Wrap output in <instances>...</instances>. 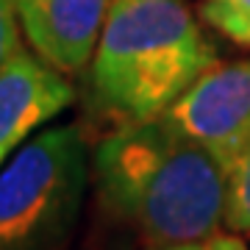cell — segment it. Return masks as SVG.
<instances>
[{"instance_id": "cell-4", "label": "cell", "mask_w": 250, "mask_h": 250, "mask_svg": "<svg viewBox=\"0 0 250 250\" xmlns=\"http://www.w3.org/2000/svg\"><path fill=\"white\" fill-rule=\"evenodd\" d=\"M161 117L228 167L250 142V59L208 67Z\"/></svg>"}, {"instance_id": "cell-2", "label": "cell", "mask_w": 250, "mask_h": 250, "mask_svg": "<svg viewBox=\"0 0 250 250\" xmlns=\"http://www.w3.org/2000/svg\"><path fill=\"white\" fill-rule=\"evenodd\" d=\"M214 64L184 0H114L92 56V98L120 123L153 120Z\"/></svg>"}, {"instance_id": "cell-5", "label": "cell", "mask_w": 250, "mask_h": 250, "mask_svg": "<svg viewBox=\"0 0 250 250\" xmlns=\"http://www.w3.org/2000/svg\"><path fill=\"white\" fill-rule=\"evenodd\" d=\"M75 100L67 75L20 47L0 67V167Z\"/></svg>"}, {"instance_id": "cell-8", "label": "cell", "mask_w": 250, "mask_h": 250, "mask_svg": "<svg viewBox=\"0 0 250 250\" xmlns=\"http://www.w3.org/2000/svg\"><path fill=\"white\" fill-rule=\"evenodd\" d=\"M200 17L225 39L250 47V0H203Z\"/></svg>"}, {"instance_id": "cell-7", "label": "cell", "mask_w": 250, "mask_h": 250, "mask_svg": "<svg viewBox=\"0 0 250 250\" xmlns=\"http://www.w3.org/2000/svg\"><path fill=\"white\" fill-rule=\"evenodd\" d=\"M225 225L236 233H250V142L228 164Z\"/></svg>"}, {"instance_id": "cell-1", "label": "cell", "mask_w": 250, "mask_h": 250, "mask_svg": "<svg viewBox=\"0 0 250 250\" xmlns=\"http://www.w3.org/2000/svg\"><path fill=\"white\" fill-rule=\"evenodd\" d=\"M103 203L153 250L206 239L225 223L228 167L164 117L120 123L92 153Z\"/></svg>"}, {"instance_id": "cell-10", "label": "cell", "mask_w": 250, "mask_h": 250, "mask_svg": "<svg viewBox=\"0 0 250 250\" xmlns=\"http://www.w3.org/2000/svg\"><path fill=\"white\" fill-rule=\"evenodd\" d=\"M159 250H248V245L236 236H228V233H211L206 239L181 242V245H170V248H159Z\"/></svg>"}, {"instance_id": "cell-6", "label": "cell", "mask_w": 250, "mask_h": 250, "mask_svg": "<svg viewBox=\"0 0 250 250\" xmlns=\"http://www.w3.org/2000/svg\"><path fill=\"white\" fill-rule=\"evenodd\" d=\"M28 45L59 72L92 64L114 0H14Z\"/></svg>"}, {"instance_id": "cell-9", "label": "cell", "mask_w": 250, "mask_h": 250, "mask_svg": "<svg viewBox=\"0 0 250 250\" xmlns=\"http://www.w3.org/2000/svg\"><path fill=\"white\" fill-rule=\"evenodd\" d=\"M20 14L14 0H0V67L17 53L22 42H20Z\"/></svg>"}, {"instance_id": "cell-3", "label": "cell", "mask_w": 250, "mask_h": 250, "mask_svg": "<svg viewBox=\"0 0 250 250\" xmlns=\"http://www.w3.org/2000/svg\"><path fill=\"white\" fill-rule=\"evenodd\" d=\"M89 156L78 125L42 128L0 167V250H56L78 223Z\"/></svg>"}]
</instances>
